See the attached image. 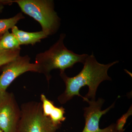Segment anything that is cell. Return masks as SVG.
Segmentation results:
<instances>
[{
    "instance_id": "8",
    "label": "cell",
    "mask_w": 132,
    "mask_h": 132,
    "mask_svg": "<svg viewBox=\"0 0 132 132\" xmlns=\"http://www.w3.org/2000/svg\"><path fill=\"white\" fill-rule=\"evenodd\" d=\"M40 100L44 115L49 118L54 125L61 126L62 122L66 120L65 109L62 106H55L54 102L48 99L43 94L41 95Z\"/></svg>"
},
{
    "instance_id": "4",
    "label": "cell",
    "mask_w": 132,
    "mask_h": 132,
    "mask_svg": "<svg viewBox=\"0 0 132 132\" xmlns=\"http://www.w3.org/2000/svg\"><path fill=\"white\" fill-rule=\"evenodd\" d=\"M17 132H57L61 126L54 125L43 113L41 102H29L21 105Z\"/></svg>"
},
{
    "instance_id": "12",
    "label": "cell",
    "mask_w": 132,
    "mask_h": 132,
    "mask_svg": "<svg viewBox=\"0 0 132 132\" xmlns=\"http://www.w3.org/2000/svg\"><path fill=\"white\" fill-rule=\"evenodd\" d=\"M20 50L17 49L0 51V67L14 60L20 56Z\"/></svg>"
},
{
    "instance_id": "10",
    "label": "cell",
    "mask_w": 132,
    "mask_h": 132,
    "mask_svg": "<svg viewBox=\"0 0 132 132\" xmlns=\"http://www.w3.org/2000/svg\"><path fill=\"white\" fill-rule=\"evenodd\" d=\"M21 49L20 45L15 36L9 31L0 38V51Z\"/></svg>"
},
{
    "instance_id": "3",
    "label": "cell",
    "mask_w": 132,
    "mask_h": 132,
    "mask_svg": "<svg viewBox=\"0 0 132 132\" xmlns=\"http://www.w3.org/2000/svg\"><path fill=\"white\" fill-rule=\"evenodd\" d=\"M22 12L38 21L42 31L47 35H53L60 28L61 19L54 10L52 0H14Z\"/></svg>"
},
{
    "instance_id": "6",
    "label": "cell",
    "mask_w": 132,
    "mask_h": 132,
    "mask_svg": "<svg viewBox=\"0 0 132 132\" xmlns=\"http://www.w3.org/2000/svg\"><path fill=\"white\" fill-rule=\"evenodd\" d=\"M85 101L89 106L84 108V117L85 120V127L82 132H113L115 131V124H112L105 128L101 129L99 127L100 120L102 116L106 114L113 108L115 102L104 110L102 107L105 102L102 98L95 100L87 99Z\"/></svg>"
},
{
    "instance_id": "9",
    "label": "cell",
    "mask_w": 132,
    "mask_h": 132,
    "mask_svg": "<svg viewBox=\"0 0 132 132\" xmlns=\"http://www.w3.org/2000/svg\"><path fill=\"white\" fill-rule=\"evenodd\" d=\"M12 33L15 36L21 45H34L40 42L42 40L48 37L42 31L34 32H29L20 30L16 26L12 29Z\"/></svg>"
},
{
    "instance_id": "16",
    "label": "cell",
    "mask_w": 132,
    "mask_h": 132,
    "mask_svg": "<svg viewBox=\"0 0 132 132\" xmlns=\"http://www.w3.org/2000/svg\"><path fill=\"white\" fill-rule=\"evenodd\" d=\"M0 132H3V131H2V130H1V129H0Z\"/></svg>"
},
{
    "instance_id": "2",
    "label": "cell",
    "mask_w": 132,
    "mask_h": 132,
    "mask_svg": "<svg viewBox=\"0 0 132 132\" xmlns=\"http://www.w3.org/2000/svg\"><path fill=\"white\" fill-rule=\"evenodd\" d=\"M65 37V34H61L58 40L49 49L36 56V72L44 75L48 83L52 70L59 69L60 72H64L77 63L84 64L88 57L87 54H77L68 49L64 44Z\"/></svg>"
},
{
    "instance_id": "1",
    "label": "cell",
    "mask_w": 132,
    "mask_h": 132,
    "mask_svg": "<svg viewBox=\"0 0 132 132\" xmlns=\"http://www.w3.org/2000/svg\"><path fill=\"white\" fill-rule=\"evenodd\" d=\"M119 61H116L108 64H101L97 61L92 53L88 55L83 64L82 70L73 77H68L64 72H60L65 85L64 92L58 97L60 103L64 104L75 96L95 100L96 93L99 85L105 80H111L108 74L109 69Z\"/></svg>"
},
{
    "instance_id": "14",
    "label": "cell",
    "mask_w": 132,
    "mask_h": 132,
    "mask_svg": "<svg viewBox=\"0 0 132 132\" xmlns=\"http://www.w3.org/2000/svg\"><path fill=\"white\" fill-rule=\"evenodd\" d=\"M11 0H0V13L2 12L5 6L12 5Z\"/></svg>"
},
{
    "instance_id": "11",
    "label": "cell",
    "mask_w": 132,
    "mask_h": 132,
    "mask_svg": "<svg viewBox=\"0 0 132 132\" xmlns=\"http://www.w3.org/2000/svg\"><path fill=\"white\" fill-rule=\"evenodd\" d=\"M25 18L21 13H17L12 18L0 19V36L6 32L16 26L18 22Z\"/></svg>"
},
{
    "instance_id": "7",
    "label": "cell",
    "mask_w": 132,
    "mask_h": 132,
    "mask_svg": "<svg viewBox=\"0 0 132 132\" xmlns=\"http://www.w3.org/2000/svg\"><path fill=\"white\" fill-rule=\"evenodd\" d=\"M0 75V92L6 91L8 87L17 77L28 72H36L34 63L31 62L28 55L19 56L13 61L2 67Z\"/></svg>"
},
{
    "instance_id": "17",
    "label": "cell",
    "mask_w": 132,
    "mask_h": 132,
    "mask_svg": "<svg viewBox=\"0 0 132 132\" xmlns=\"http://www.w3.org/2000/svg\"><path fill=\"white\" fill-rule=\"evenodd\" d=\"M2 35H1V36H0V38H1V36H2Z\"/></svg>"
},
{
    "instance_id": "15",
    "label": "cell",
    "mask_w": 132,
    "mask_h": 132,
    "mask_svg": "<svg viewBox=\"0 0 132 132\" xmlns=\"http://www.w3.org/2000/svg\"><path fill=\"white\" fill-rule=\"evenodd\" d=\"M113 132H124V131H115Z\"/></svg>"
},
{
    "instance_id": "13",
    "label": "cell",
    "mask_w": 132,
    "mask_h": 132,
    "mask_svg": "<svg viewBox=\"0 0 132 132\" xmlns=\"http://www.w3.org/2000/svg\"><path fill=\"white\" fill-rule=\"evenodd\" d=\"M132 114V105L130 107L128 111L126 113L124 114L120 118L116 121L115 124V131H124L125 125L129 116Z\"/></svg>"
},
{
    "instance_id": "5",
    "label": "cell",
    "mask_w": 132,
    "mask_h": 132,
    "mask_svg": "<svg viewBox=\"0 0 132 132\" xmlns=\"http://www.w3.org/2000/svg\"><path fill=\"white\" fill-rule=\"evenodd\" d=\"M21 109L13 93L0 92V129L3 132H17Z\"/></svg>"
}]
</instances>
